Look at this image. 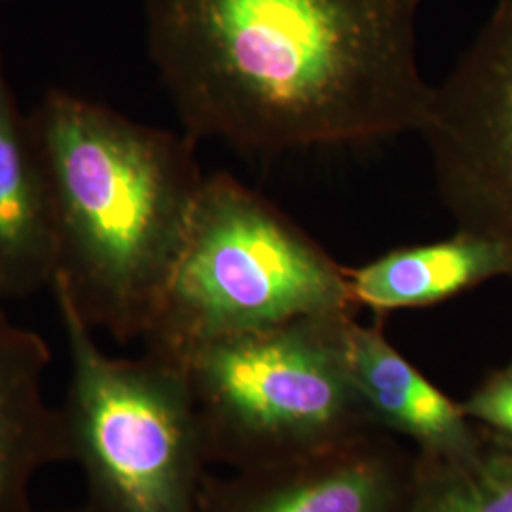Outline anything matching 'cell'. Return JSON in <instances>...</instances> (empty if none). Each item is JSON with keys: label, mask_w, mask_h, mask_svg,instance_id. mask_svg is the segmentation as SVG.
<instances>
[{"label": "cell", "mask_w": 512, "mask_h": 512, "mask_svg": "<svg viewBox=\"0 0 512 512\" xmlns=\"http://www.w3.org/2000/svg\"><path fill=\"white\" fill-rule=\"evenodd\" d=\"M338 315L222 336L184 357L209 465H277L384 433L349 384Z\"/></svg>", "instance_id": "cell-5"}, {"label": "cell", "mask_w": 512, "mask_h": 512, "mask_svg": "<svg viewBox=\"0 0 512 512\" xmlns=\"http://www.w3.org/2000/svg\"><path fill=\"white\" fill-rule=\"evenodd\" d=\"M456 230L495 243L512 279V0H499L420 131Z\"/></svg>", "instance_id": "cell-6"}, {"label": "cell", "mask_w": 512, "mask_h": 512, "mask_svg": "<svg viewBox=\"0 0 512 512\" xmlns=\"http://www.w3.org/2000/svg\"><path fill=\"white\" fill-rule=\"evenodd\" d=\"M488 437L473 458L416 454L406 512H512V446Z\"/></svg>", "instance_id": "cell-12"}, {"label": "cell", "mask_w": 512, "mask_h": 512, "mask_svg": "<svg viewBox=\"0 0 512 512\" xmlns=\"http://www.w3.org/2000/svg\"><path fill=\"white\" fill-rule=\"evenodd\" d=\"M355 311L346 266L253 188L213 173L141 342L181 365L215 338Z\"/></svg>", "instance_id": "cell-3"}, {"label": "cell", "mask_w": 512, "mask_h": 512, "mask_svg": "<svg viewBox=\"0 0 512 512\" xmlns=\"http://www.w3.org/2000/svg\"><path fill=\"white\" fill-rule=\"evenodd\" d=\"M50 361L46 340L16 323L0 296V512H35L37 476L69 461L61 408L46 395Z\"/></svg>", "instance_id": "cell-9"}, {"label": "cell", "mask_w": 512, "mask_h": 512, "mask_svg": "<svg viewBox=\"0 0 512 512\" xmlns=\"http://www.w3.org/2000/svg\"><path fill=\"white\" fill-rule=\"evenodd\" d=\"M420 0H147L183 131L243 154L420 133Z\"/></svg>", "instance_id": "cell-1"}, {"label": "cell", "mask_w": 512, "mask_h": 512, "mask_svg": "<svg viewBox=\"0 0 512 512\" xmlns=\"http://www.w3.org/2000/svg\"><path fill=\"white\" fill-rule=\"evenodd\" d=\"M54 275L48 188L29 118L0 59V296L8 302L38 293Z\"/></svg>", "instance_id": "cell-10"}, {"label": "cell", "mask_w": 512, "mask_h": 512, "mask_svg": "<svg viewBox=\"0 0 512 512\" xmlns=\"http://www.w3.org/2000/svg\"><path fill=\"white\" fill-rule=\"evenodd\" d=\"M29 124L50 200L54 279L93 330L141 340L205 181L198 143L59 88Z\"/></svg>", "instance_id": "cell-2"}, {"label": "cell", "mask_w": 512, "mask_h": 512, "mask_svg": "<svg viewBox=\"0 0 512 512\" xmlns=\"http://www.w3.org/2000/svg\"><path fill=\"white\" fill-rule=\"evenodd\" d=\"M416 452L376 433L321 456L209 475L198 512H406Z\"/></svg>", "instance_id": "cell-7"}, {"label": "cell", "mask_w": 512, "mask_h": 512, "mask_svg": "<svg viewBox=\"0 0 512 512\" xmlns=\"http://www.w3.org/2000/svg\"><path fill=\"white\" fill-rule=\"evenodd\" d=\"M69 353L61 408L69 461L97 512H198L209 476L202 427L183 368L156 355L112 357L54 279Z\"/></svg>", "instance_id": "cell-4"}, {"label": "cell", "mask_w": 512, "mask_h": 512, "mask_svg": "<svg viewBox=\"0 0 512 512\" xmlns=\"http://www.w3.org/2000/svg\"><path fill=\"white\" fill-rule=\"evenodd\" d=\"M349 294L359 308L391 311L435 306L497 277L509 279L507 255L486 239L458 232L437 243L399 247L348 268Z\"/></svg>", "instance_id": "cell-11"}, {"label": "cell", "mask_w": 512, "mask_h": 512, "mask_svg": "<svg viewBox=\"0 0 512 512\" xmlns=\"http://www.w3.org/2000/svg\"><path fill=\"white\" fill-rule=\"evenodd\" d=\"M55 512H97L93 509L92 505L88 503V501H84L82 505H78V507H73V509H65V511H55Z\"/></svg>", "instance_id": "cell-14"}, {"label": "cell", "mask_w": 512, "mask_h": 512, "mask_svg": "<svg viewBox=\"0 0 512 512\" xmlns=\"http://www.w3.org/2000/svg\"><path fill=\"white\" fill-rule=\"evenodd\" d=\"M459 406L478 427L512 446V359L492 370Z\"/></svg>", "instance_id": "cell-13"}, {"label": "cell", "mask_w": 512, "mask_h": 512, "mask_svg": "<svg viewBox=\"0 0 512 512\" xmlns=\"http://www.w3.org/2000/svg\"><path fill=\"white\" fill-rule=\"evenodd\" d=\"M336 344L349 384L380 431L414 442V452L429 458L467 459L484 450L488 433L393 348L380 325L365 327L355 313H342Z\"/></svg>", "instance_id": "cell-8"}]
</instances>
